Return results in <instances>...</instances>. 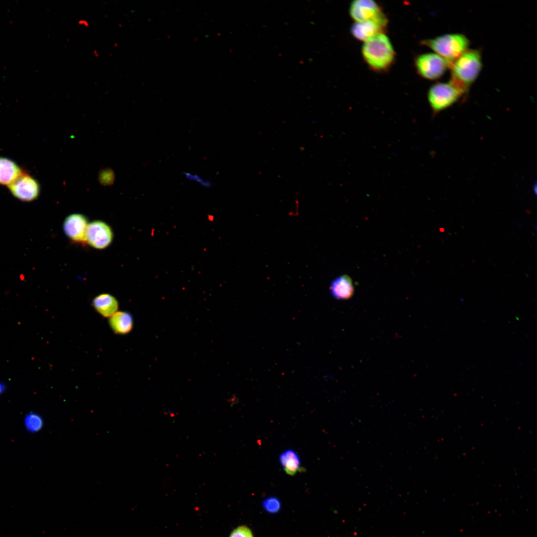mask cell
Here are the masks:
<instances>
[{
	"label": "cell",
	"mask_w": 537,
	"mask_h": 537,
	"mask_svg": "<svg viewBox=\"0 0 537 537\" xmlns=\"http://www.w3.org/2000/svg\"><path fill=\"white\" fill-rule=\"evenodd\" d=\"M482 68L481 52L467 49L449 65L451 76L467 88L474 83Z\"/></svg>",
	"instance_id": "4"
},
{
	"label": "cell",
	"mask_w": 537,
	"mask_h": 537,
	"mask_svg": "<svg viewBox=\"0 0 537 537\" xmlns=\"http://www.w3.org/2000/svg\"><path fill=\"white\" fill-rule=\"evenodd\" d=\"M361 53L368 67L376 72L388 71L394 64L396 57L391 41L384 32L364 42Z\"/></svg>",
	"instance_id": "1"
},
{
	"label": "cell",
	"mask_w": 537,
	"mask_h": 537,
	"mask_svg": "<svg viewBox=\"0 0 537 537\" xmlns=\"http://www.w3.org/2000/svg\"><path fill=\"white\" fill-rule=\"evenodd\" d=\"M468 89L451 77L447 83L433 85L428 92V100L435 113H438L456 103L468 92Z\"/></svg>",
	"instance_id": "2"
},
{
	"label": "cell",
	"mask_w": 537,
	"mask_h": 537,
	"mask_svg": "<svg viewBox=\"0 0 537 537\" xmlns=\"http://www.w3.org/2000/svg\"><path fill=\"white\" fill-rule=\"evenodd\" d=\"M12 194L23 201H31L35 199L40 192L38 181L31 176L22 173L16 179L8 185Z\"/></svg>",
	"instance_id": "7"
},
{
	"label": "cell",
	"mask_w": 537,
	"mask_h": 537,
	"mask_svg": "<svg viewBox=\"0 0 537 537\" xmlns=\"http://www.w3.org/2000/svg\"><path fill=\"white\" fill-rule=\"evenodd\" d=\"M183 174L187 179L197 182L204 187H210L212 185L211 181L209 180L204 179L197 175L185 172H183Z\"/></svg>",
	"instance_id": "19"
},
{
	"label": "cell",
	"mask_w": 537,
	"mask_h": 537,
	"mask_svg": "<svg viewBox=\"0 0 537 537\" xmlns=\"http://www.w3.org/2000/svg\"><path fill=\"white\" fill-rule=\"evenodd\" d=\"M385 28L375 22H356L351 26L352 35L359 41L365 42L379 33L384 32Z\"/></svg>",
	"instance_id": "10"
},
{
	"label": "cell",
	"mask_w": 537,
	"mask_h": 537,
	"mask_svg": "<svg viewBox=\"0 0 537 537\" xmlns=\"http://www.w3.org/2000/svg\"><path fill=\"white\" fill-rule=\"evenodd\" d=\"M229 537H254L251 530L245 526H241L235 529Z\"/></svg>",
	"instance_id": "18"
},
{
	"label": "cell",
	"mask_w": 537,
	"mask_h": 537,
	"mask_svg": "<svg viewBox=\"0 0 537 537\" xmlns=\"http://www.w3.org/2000/svg\"><path fill=\"white\" fill-rule=\"evenodd\" d=\"M425 46L444 59L449 65L468 49L470 41L461 33H448L422 40Z\"/></svg>",
	"instance_id": "3"
},
{
	"label": "cell",
	"mask_w": 537,
	"mask_h": 537,
	"mask_svg": "<svg viewBox=\"0 0 537 537\" xmlns=\"http://www.w3.org/2000/svg\"><path fill=\"white\" fill-rule=\"evenodd\" d=\"M113 234L110 227L101 221H94L88 224L86 240L92 247L102 249L111 243Z\"/></svg>",
	"instance_id": "8"
},
{
	"label": "cell",
	"mask_w": 537,
	"mask_h": 537,
	"mask_svg": "<svg viewBox=\"0 0 537 537\" xmlns=\"http://www.w3.org/2000/svg\"><path fill=\"white\" fill-rule=\"evenodd\" d=\"M263 505L264 508L270 513H276L281 508L279 500L275 497H270L266 498L264 500Z\"/></svg>",
	"instance_id": "17"
},
{
	"label": "cell",
	"mask_w": 537,
	"mask_h": 537,
	"mask_svg": "<svg viewBox=\"0 0 537 537\" xmlns=\"http://www.w3.org/2000/svg\"><path fill=\"white\" fill-rule=\"evenodd\" d=\"M23 425L25 429L29 433L35 434L40 432L43 428L44 421L42 416L34 412L27 413L23 418Z\"/></svg>",
	"instance_id": "16"
},
{
	"label": "cell",
	"mask_w": 537,
	"mask_h": 537,
	"mask_svg": "<svg viewBox=\"0 0 537 537\" xmlns=\"http://www.w3.org/2000/svg\"><path fill=\"white\" fill-rule=\"evenodd\" d=\"M350 14L356 22L371 21L386 28L388 19L381 7L372 0H356L350 4Z\"/></svg>",
	"instance_id": "5"
},
{
	"label": "cell",
	"mask_w": 537,
	"mask_h": 537,
	"mask_svg": "<svg viewBox=\"0 0 537 537\" xmlns=\"http://www.w3.org/2000/svg\"><path fill=\"white\" fill-rule=\"evenodd\" d=\"M109 324L116 333L125 334L129 333L132 328L133 319L131 315L127 312H116L110 317Z\"/></svg>",
	"instance_id": "15"
},
{
	"label": "cell",
	"mask_w": 537,
	"mask_h": 537,
	"mask_svg": "<svg viewBox=\"0 0 537 537\" xmlns=\"http://www.w3.org/2000/svg\"><path fill=\"white\" fill-rule=\"evenodd\" d=\"M23 172L12 160L0 157V184L8 185Z\"/></svg>",
	"instance_id": "13"
},
{
	"label": "cell",
	"mask_w": 537,
	"mask_h": 537,
	"mask_svg": "<svg viewBox=\"0 0 537 537\" xmlns=\"http://www.w3.org/2000/svg\"><path fill=\"white\" fill-rule=\"evenodd\" d=\"M100 179L103 184H108L112 182L113 175L111 171H104L100 174Z\"/></svg>",
	"instance_id": "20"
},
{
	"label": "cell",
	"mask_w": 537,
	"mask_h": 537,
	"mask_svg": "<svg viewBox=\"0 0 537 537\" xmlns=\"http://www.w3.org/2000/svg\"><path fill=\"white\" fill-rule=\"evenodd\" d=\"M414 64L419 75L431 81L441 78L448 68L447 62L434 53L418 55L415 59Z\"/></svg>",
	"instance_id": "6"
},
{
	"label": "cell",
	"mask_w": 537,
	"mask_h": 537,
	"mask_svg": "<svg viewBox=\"0 0 537 537\" xmlns=\"http://www.w3.org/2000/svg\"><path fill=\"white\" fill-rule=\"evenodd\" d=\"M88 224L86 218L80 214L68 216L64 221V230L66 234L76 242L86 240Z\"/></svg>",
	"instance_id": "9"
},
{
	"label": "cell",
	"mask_w": 537,
	"mask_h": 537,
	"mask_svg": "<svg viewBox=\"0 0 537 537\" xmlns=\"http://www.w3.org/2000/svg\"><path fill=\"white\" fill-rule=\"evenodd\" d=\"M279 461L284 471L289 475L293 476L305 470L301 466L298 453L292 449H288L283 451L279 455Z\"/></svg>",
	"instance_id": "12"
},
{
	"label": "cell",
	"mask_w": 537,
	"mask_h": 537,
	"mask_svg": "<svg viewBox=\"0 0 537 537\" xmlns=\"http://www.w3.org/2000/svg\"><path fill=\"white\" fill-rule=\"evenodd\" d=\"M330 290L332 296L337 300L350 299L354 292L353 281L347 275L339 276L331 282Z\"/></svg>",
	"instance_id": "11"
},
{
	"label": "cell",
	"mask_w": 537,
	"mask_h": 537,
	"mask_svg": "<svg viewBox=\"0 0 537 537\" xmlns=\"http://www.w3.org/2000/svg\"><path fill=\"white\" fill-rule=\"evenodd\" d=\"M6 383L0 379V396L2 395L5 392L6 390Z\"/></svg>",
	"instance_id": "21"
},
{
	"label": "cell",
	"mask_w": 537,
	"mask_h": 537,
	"mask_svg": "<svg viewBox=\"0 0 537 537\" xmlns=\"http://www.w3.org/2000/svg\"><path fill=\"white\" fill-rule=\"evenodd\" d=\"M96 310L105 317H111L116 312L118 303L116 299L109 294H101L93 300Z\"/></svg>",
	"instance_id": "14"
}]
</instances>
